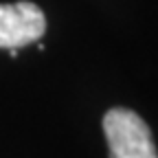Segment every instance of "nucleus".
<instances>
[{"mask_svg": "<svg viewBox=\"0 0 158 158\" xmlns=\"http://www.w3.org/2000/svg\"><path fill=\"white\" fill-rule=\"evenodd\" d=\"M103 132L112 158H158L152 132L134 110L112 108L106 112Z\"/></svg>", "mask_w": 158, "mask_h": 158, "instance_id": "f257e3e1", "label": "nucleus"}, {"mask_svg": "<svg viewBox=\"0 0 158 158\" xmlns=\"http://www.w3.org/2000/svg\"><path fill=\"white\" fill-rule=\"evenodd\" d=\"M46 33V15L37 5L20 0L0 5V48H22Z\"/></svg>", "mask_w": 158, "mask_h": 158, "instance_id": "f03ea898", "label": "nucleus"}]
</instances>
